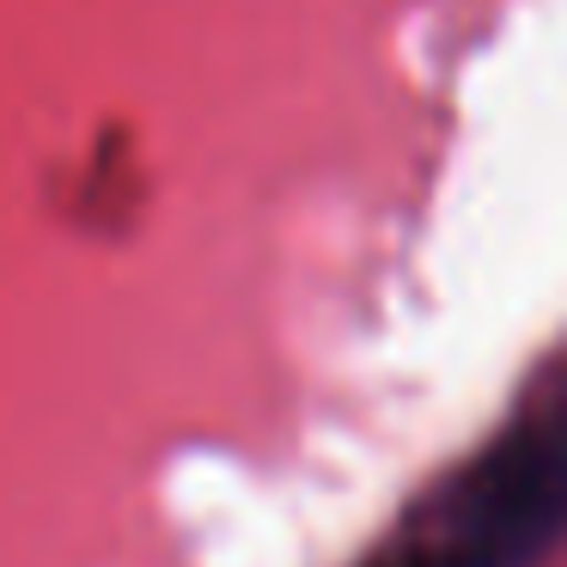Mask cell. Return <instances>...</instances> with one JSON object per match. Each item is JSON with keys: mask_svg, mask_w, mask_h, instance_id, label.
I'll return each instance as SVG.
<instances>
[{"mask_svg": "<svg viewBox=\"0 0 567 567\" xmlns=\"http://www.w3.org/2000/svg\"><path fill=\"white\" fill-rule=\"evenodd\" d=\"M379 567H421V561H415V555H409V549H396V555H384Z\"/></svg>", "mask_w": 567, "mask_h": 567, "instance_id": "cell-2", "label": "cell"}, {"mask_svg": "<svg viewBox=\"0 0 567 567\" xmlns=\"http://www.w3.org/2000/svg\"><path fill=\"white\" fill-rule=\"evenodd\" d=\"M561 525V421L537 415L464 470L403 543L421 567H530Z\"/></svg>", "mask_w": 567, "mask_h": 567, "instance_id": "cell-1", "label": "cell"}]
</instances>
